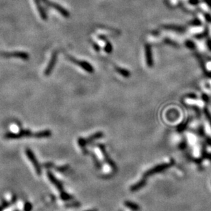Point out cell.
Returning a JSON list of instances; mask_svg holds the SVG:
<instances>
[{"label": "cell", "mask_w": 211, "mask_h": 211, "mask_svg": "<svg viewBox=\"0 0 211 211\" xmlns=\"http://www.w3.org/2000/svg\"><path fill=\"white\" fill-rule=\"evenodd\" d=\"M105 51H106L108 53H110L111 51H112V45H110V42H107V45L106 47L105 48Z\"/></svg>", "instance_id": "ac0fdd59"}, {"label": "cell", "mask_w": 211, "mask_h": 211, "mask_svg": "<svg viewBox=\"0 0 211 211\" xmlns=\"http://www.w3.org/2000/svg\"><path fill=\"white\" fill-rule=\"evenodd\" d=\"M115 70L120 75H121L122 76L125 77H128L130 75V73H129V71L125 69H122V68L119 67V66H115Z\"/></svg>", "instance_id": "9a60e30c"}, {"label": "cell", "mask_w": 211, "mask_h": 211, "mask_svg": "<svg viewBox=\"0 0 211 211\" xmlns=\"http://www.w3.org/2000/svg\"><path fill=\"white\" fill-rule=\"evenodd\" d=\"M172 164H173V163H171V162H170V163H163L158 164V165L154 166V167L151 168V169L146 171L145 173H144V177H147L150 176L151 175L162 172L163 171H164V170L167 169L168 168H169L170 166H172Z\"/></svg>", "instance_id": "277c9868"}, {"label": "cell", "mask_w": 211, "mask_h": 211, "mask_svg": "<svg viewBox=\"0 0 211 211\" xmlns=\"http://www.w3.org/2000/svg\"><path fill=\"white\" fill-rule=\"evenodd\" d=\"M68 167H69V166H61V167H58V171H64L68 169Z\"/></svg>", "instance_id": "d6986e66"}, {"label": "cell", "mask_w": 211, "mask_h": 211, "mask_svg": "<svg viewBox=\"0 0 211 211\" xmlns=\"http://www.w3.org/2000/svg\"><path fill=\"white\" fill-rule=\"evenodd\" d=\"M25 153H26V156H27V158H29V160H30V162L32 163L35 170H36L37 174L38 175L41 174V169H40V164L38 163V160H37L36 156H35L34 153L32 152V151L30 149H29V148H27V149H25Z\"/></svg>", "instance_id": "8992f818"}, {"label": "cell", "mask_w": 211, "mask_h": 211, "mask_svg": "<svg viewBox=\"0 0 211 211\" xmlns=\"http://www.w3.org/2000/svg\"><path fill=\"white\" fill-rule=\"evenodd\" d=\"M46 3H47L49 5H50L51 7H52V8L55 9V10H58L62 16H64V17H66V18L69 17V12H68L67 10H66L64 8H62V6H60V5H59L58 4H55V3H53L51 2H48V1H46Z\"/></svg>", "instance_id": "8fae6325"}, {"label": "cell", "mask_w": 211, "mask_h": 211, "mask_svg": "<svg viewBox=\"0 0 211 211\" xmlns=\"http://www.w3.org/2000/svg\"><path fill=\"white\" fill-rule=\"evenodd\" d=\"M68 58H69V60H71L72 62H73L74 64L78 65L79 67H81L82 69L85 70V71H86V72H88V73H92L94 72L93 67H92L91 64H90V63H88V62H86V61L77 60V59L73 58V57L70 56V55L68 56Z\"/></svg>", "instance_id": "5b68a950"}, {"label": "cell", "mask_w": 211, "mask_h": 211, "mask_svg": "<svg viewBox=\"0 0 211 211\" xmlns=\"http://www.w3.org/2000/svg\"><path fill=\"white\" fill-rule=\"evenodd\" d=\"M189 2L190 3H192V4H196V3L199 2V1H198V0H190Z\"/></svg>", "instance_id": "ffe728a7"}, {"label": "cell", "mask_w": 211, "mask_h": 211, "mask_svg": "<svg viewBox=\"0 0 211 211\" xmlns=\"http://www.w3.org/2000/svg\"><path fill=\"white\" fill-rule=\"evenodd\" d=\"M1 57L5 58H20L22 60H28L29 55L25 51H12V52H1L0 53Z\"/></svg>", "instance_id": "7a4b0ae2"}, {"label": "cell", "mask_w": 211, "mask_h": 211, "mask_svg": "<svg viewBox=\"0 0 211 211\" xmlns=\"http://www.w3.org/2000/svg\"><path fill=\"white\" fill-rule=\"evenodd\" d=\"M60 198L64 201H68V200H70V199H71L73 197H72L71 195H70L69 194H68L67 193L62 191L60 193Z\"/></svg>", "instance_id": "2e32d148"}, {"label": "cell", "mask_w": 211, "mask_h": 211, "mask_svg": "<svg viewBox=\"0 0 211 211\" xmlns=\"http://www.w3.org/2000/svg\"><path fill=\"white\" fill-rule=\"evenodd\" d=\"M57 58H58V51H54L51 54L50 60L47 64V68H46L45 71H44V75L46 76H48L51 73L55 63H56Z\"/></svg>", "instance_id": "52a82bcc"}, {"label": "cell", "mask_w": 211, "mask_h": 211, "mask_svg": "<svg viewBox=\"0 0 211 211\" xmlns=\"http://www.w3.org/2000/svg\"><path fill=\"white\" fill-rule=\"evenodd\" d=\"M124 205H125L127 208H129L130 210H132L133 211H138L140 210V206H138V204H136V203L132 202V201H125Z\"/></svg>", "instance_id": "5bb4252c"}, {"label": "cell", "mask_w": 211, "mask_h": 211, "mask_svg": "<svg viewBox=\"0 0 211 211\" xmlns=\"http://www.w3.org/2000/svg\"><path fill=\"white\" fill-rule=\"evenodd\" d=\"M86 211H97L96 210H86Z\"/></svg>", "instance_id": "44dd1931"}, {"label": "cell", "mask_w": 211, "mask_h": 211, "mask_svg": "<svg viewBox=\"0 0 211 211\" xmlns=\"http://www.w3.org/2000/svg\"><path fill=\"white\" fill-rule=\"evenodd\" d=\"M47 177L49 180H50V182L52 183V184L54 185L55 187L58 188L60 192L63 191V186H62V184H61V182L58 179L55 178V177L53 175V174L51 173V172L50 171L47 172Z\"/></svg>", "instance_id": "9c48e42d"}, {"label": "cell", "mask_w": 211, "mask_h": 211, "mask_svg": "<svg viewBox=\"0 0 211 211\" xmlns=\"http://www.w3.org/2000/svg\"><path fill=\"white\" fill-rule=\"evenodd\" d=\"M98 146H99V149H100L101 153H102L103 156V157H104L105 160H106V162H108V163L109 164V165H110V166H112V167L113 168V169H115V168H116L115 164L114 163L113 161L111 160L110 157H109L108 153H107L106 150H105L104 145H99Z\"/></svg>", "instance_id": "30bf717a"}, {"label": "cell", "mask_w": 211, "mask_h": 211, "mask_svg": "<svg viewBox=\"0 0 211 211\" xmlns=\"http://www.w3.org/2000/svg\"><path fill=\"white\" fill-rule=\"evenodd\" d=\"M32 209V205L31 204L30 202H26L24 204L23 210L24 211H31Z\"/></svg>", "instance_id": "e0dca14e"}, {"label": "cell", "mask_w": 211, "mask_h": 211, "mask_svg": "<svg viewBox=\"0 0 211 211\" xmlns=\"http://www.w3.org/2000/svg\"><path fill=\"white\" fill-rule=\"evenodd\" d=\"M33 133L29 129H22L18 133L14 132H7L4 135L5 139H19L23 137H29L33 136Z\"/></svg>", "instance_id": "6da1fadb"}, {"label": "cell", "mask_w": 211, "mask_h": 211, "mask_svg": "<svg viewBox=\"0 0 211 211\" xmlns=\"http://www.w3.org/2000/svg\"><path fill=\"white\" fill-rule=\"evenodd\" d=\"M103 134L102 132H96L95 134H92L91 136H89L88 138H86V139H84V138H79L78 140H77V142H78V144L80 146V147L84 150V149H85V147H86V145H87V144L90 143V142L94 141V140H95L99 139V138L103 137Z\"/></svg>", "instance_id": "3957f363"}, {"label": "cell", "mask_w": 211, "mask_h": 211, "mask_svg": "<svg viewBox=\"0 0 211 211\" xmlns=\"http://www.w3.org/2000/svg\"><path fill=\"white\" fill-rule=\"evenodd\" d=\"M146 184V179H142L141 180H140L139 182H138L136 184L132 185L131 186L130 190L132 191H136V190H140V188H142V187H144V186Z\"/></svg>", "instance_id": "4fadbf2b"}, {"label": "cell", "mask_w": 211, "mask_h": 211, "mask_svg": "<svg viewBox=\"0 0 211 211\" xmlns=\"http://www.w3.org/2000/svg\"><path fill=\"white\" fill-rule=\"evenodd\" d=\"M51 135V131L49 129H45V130L37 132L33 134V136L36 138H47L50 136Z\"/></svg>", "instance_id": "7c38bea8"}, {"label": "cell", "mask_w": 211, "mask_h": 211, "mask_svg": "<svg viewBox=\"0 0 211 211\" xmlns=\"http://www.w3.org/2000/svg\"><path fill=\"white\" fill-rule=\"evenodd\" d=\"M16 211H18V210H16Z\"/></svg>", "instance_id": "7402d4cb"}, {"label": "cell", "mask_w": 211, "mask_h": 211, "mask_svg": "<svg viewBox=\"0 0 211 211\" xmlns=\"http://www.w3.org/2000/svg\"><path fill=\"white\" fill-rule=\"evenodd\" d=\"M145 55H146V62L149 67L153 66V58L152 53H151V48L149 44L147 43L145 45Z\"/></svg>", "instance_id": "ba28073f"}]
</instances>
